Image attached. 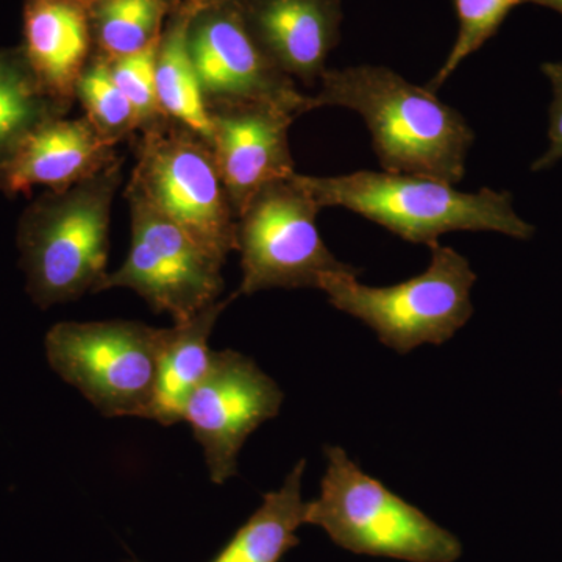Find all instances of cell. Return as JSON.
<instances>
[{"mask_svg": "<svg viewBox=\"0 0 562 562\" xmlns=\"http://www.w3.org/2000/svg\"><path fill=\"white\" fill-rule=\"evenodd\" d=\"M310 111L341 106L360 114L372 135L384 172L408 173L458 184L475 133L460 111L427 87L403 79L386 66L327 69Z\"/></svg>", "mask_w": 562, "mask_h": 562, "instance_id": "obj_1", "label": "cell"}, {"mask_svg": "<svg viewBox=\"0 0 562 562\" xmlns=\"http://www.w3.org/2000/svg\"><path fill=\"white\" fill-rule=\"evenodd\" d=\"M294 180L321 210L341 206L408 243L430 247L443 233L460 231L502 233L524 241L535 235L506 191L462 192L446 181L384 171L336 177L295 172Z\"/></svg>", "mask_w": 562, "mask_h": 562, "instance_id": "obj_2", "label": "cell"}, {"mask_svg": "<svg viewBox=\"0 0 562 562\" xmlns=\"http://www.w3.org/2000/svg\"><path fill=\"white\" fill-rule=\"evenodd\" d=\"M122 160L69 190L41 195L22 214L18 246L32 301L46 310L99 292L110 249L111 205Z\"/></svg>", "mask_w": 562, "mask_h": 562, "instance_id": "obj_3", "label": "cell"}, {"mask_svg": "<svg viewBox=\"0 0 562 562\" xmlns=\"http://www.w3.org/2000/svg\"><path fill=\"white\" fill-rule=\"evenodd\" d=\"M325 458L321 494L306 503L305 524L351 553L406 562L460 560L457 536L361 471L341 447H325Z\"/></svg>", "mask_w": 562, "mask_h": 562, "instance_id": "obj_4", "label": "cell"}, {"mask_svg": "<svg viewBox=\"0 0 562 562\" xmlns=\"http://www.w3.org/2000/svg\"><path fill=\"white\" fill-rule=\"evenodd\" d=\"M431 261L420 276L373 288L358 281V273L325 276L319 290L339 312L350 314L398 353L424 344L452 339L473 314L471 292L476 276L471 262L452 247L430 246Z\"/></svg>", "mask_w": 562, "mask_h": 562, "instance_id": "obj_5", "label": "cell"}, {"mask_svg": "<svg viewBox=\"0 0 562 562\" xmlns=\"http://www.w3.org/2000/svg\"><path fill=\"white\" fill-rule=\"evenodd\" d=\"M136 149L138 160L127 192L179 225L225 265L236 250L238 217L209 140L168 120L140 132Z\"/></svg>", "mask_w": 562, "mask_h": 562, "instance_id": "obj_6", "label": "cell"}, {"mask_svg": "<svg viewBox=\"0 0 562 562\" xmlns=\"http://www.w3.org/2000/svg\"><path fill=\"white\" fill-rule=\"evenodd\" d=\"M162 328L143 322H60L46 336L50 368L109 417L146 419Z\"/></svg>", "mask_w": 562, "mask_h": 562, "instance_id": "obj_7", "label": "cell"}, {"mask_svg": "<svg viewBox=\"0 0 562 562\" xmlns=\"http://www.w3.org/2000/svg\"><path fill=\"white\" fill-rule=\"evenodd\" d=\"M319 211L294 176L266 184L255 194L236 227L243 281L235 297L273 288L319 290L325 276L360 273L322 241L316 225Z\"/></svg>", "mask_w": 562, "mask_h": 562, "instance_id": "obj_8", "label": "cell"}, {"mask_svg": "<svg viewBox=\"0 0 562 562\" xmlns=\"http://www.w3.org/2000/svg\"><path fill=\"white\" fill-rule=\"evenodd\" d=\"M125 198L131 203V250L121 268L105 277L101 291H135L155 313H168L176 324L220 302L224 262L138 195L125 191Z\"/></svg>", "mask_w": 562, "mask_h": 562, "instance_id": "obj_9", "label": "cell"}, {"mask_svg": "<svg viewBox=\"0 0 562 562\" xmlns=\"http://www.w3.org/2000/svg\"><path fill=\"white\" fill-rule=\"evenodd\" d=\"M191 60L206 105L272 102L297 116L310 111V95L281 72L251 35L239 0L199 2L188 33Z\"/></svg>", "mask_w": 562, "mask_h": 562, "instance_id": "obj_10", "label": "cell"}, {"mask_svg": "<svg viewBox=\"0 0 562 562\" xmlns=\"http://www.w3.org/2000/svg\"><path fill=\"white\" fill-rule=\"evenodd\" d=\"M283 392L257 362L235 350L214 351L211 368L184 409L216 484L238 473L244 442L280 413Z\"/></svg>", "mask_w": 562, "mask_h": 562, "instance_id": "obj_11", "label": "cell"}, {"mask_svg": "<svg viewBox=\"0 0 562 562\" xmlns=\"http://www.w3.org/2000/svg\"><path fill=\"white\" fill-rule=\"evenodd\" d=\"M211 149L236 217L266 184L295 173L290 147L294 111L272 102L209 106Z\"/></svg>", "mask_w": 562, "mask_h": 562, "instance_id": "obj_12", "label": "cell"}, {"mask_svg": "<svg viewBox=\"0 0 562 562\" xmlns=\"http://www.w3.org/2000/svg\"><path fill=\"white\" fill-rule=\"evenodd\" d=\"M244 20L273 65L317 87L339 43L341 0H239Z\"/></svg>", "mask_w": 562, "mask_h": 562, "instance_id": "obj_13", "label": "cell"}, {"mask_svg": "<svg viewBox=\"0 0 562 562\" xmlns=\"http://www.w3.org/2000/svg\"><path fill=\"white\" fill-rule=\"evenodd\" d=\"M116 146L87 116L44 122L0 168V190L10 198L29 194L38 184L55 192L69 190L120 160Z\"/></svg>", "mask_w": 562, "mask_h": 562, "instance_id": "obj_14", "label": "cell"}, {"mask_svg": "<svg viewBox=\"0 0 562 562\" xmlns=\"http://www.w3.org/2000/svg\"><path fill=\"white\" fill-rule=\"evenodd\" d=\"M22 47L43 90L61 105L76 101L77 81L90 63V9L79 0H27Z\"/></svg>", "mask_w": 562, "mask_h": 562, "instance_id": "obj_15", "label": "cell"}, {"mask_svg": "<svg viewBox=\"0 0 562 562\" xmlns=\"http://www.w3.org/2000/svg\"><path fill=\"white\" fill-rule=\"evenodd\" d=\"M233 299L235 295L225 302L213 303L190 321L162 328L154 394L146 419L165 427L183 422L188 402L205 379L213 361L214 350L209 346L211 331Z\"/></svg>", "mask_w": 562, "mask_h": 562, "instance_id": "obj_16", "label": "cell"}, {"mask_svg": "<svg viewBox=\"0 0 562 562\" xmlns=\"http://www.w3.org/2000/svg\"><path fill=\"white\" fill-rule=\"evenodd\" d=\"M306 462L301 460L277 491L268 492L246 524L211 562H280L299 546L295 531L305 525L306 503L302 480Z\"/></svg>", "mask_w": 562, "mask_h": 562, "instance_id": "obj_17", "label": "cell"}, {"mask_svg": "<svg viewBox=\"0 0 562 562\" xmlns=\"http://www.w3.org/2000/svg\"><path fill=\"white\" fill-rule=\"evenodd\" d=\"M198 9L199 2L190 0L162 32L155 77L162 113L169 120L199 133L211 146L209 105L188 46V33Z\"/></svg>", "mask_w": 562, "mask_h": 562, "instance_id": "obj_18", "label": "cell"}, {"mask_svg": "<svg viewBox=\"0 0 562 562\" xmlns=\"http://www.w3.org/2000/svg\"><path fill=\"white\" fill-rule=\"evenodd\" d=\"M68 110L43 90L24 50H0V168L29 133Z\"/></svg>", "mask_w": 562, "mask_h": 562, "instance_id": "obj_19", "label": "cell"}, {"mask_svg": "<svg viewBox=\"0 0 562 562\" xmlns=\"http://www.w3.org/2000/svg\"><path fill=\"white\" fill-rule=\"evenodd\" d=\"M166 0H98L90 9L92 38L109 60L146 49L162 35Z\"/></svg>", "mask_w": 562, "mask_h": 562, "instance_id": "obj_20", "label": "cell"}, {"mask_svg": "<svg viewBox=\"0 0 562 562\" xmlns=\"http://www.w3.org/2000/svg\"><path fill=\"white\" fill-rule=\"evenodd\" d=\"M76 99L87 111L85 116L106 139L120 144L139 132L136 111L111 76L109 58L103 55L88 63L77 81Z\"/></svg>", "mask_w": 562, "mask_h": 562, "instance_id": "obj_21", "label": "cell"}, {"mask_svg": "<svg viewBox=\"0 0 562 562\" xmlns=\"http://www.w3.org/2000/svg\"><path fill=\"white\" fill-rule=\"evenodd\" d=\"M453 2L457 7L460 29L449 57L428 83L427 88L431 92L441 90L443 83L453 76L454 70L460 68L472 54L482 49L502 27L503 21L514 7L531 3V0H453Z\"/></svg>", "mask_w": 562, "mask_h": 562, "instance_id": "obj_22", "label": "cell"}, {"mask_svg": "<svg viewBox=\"0 0 562 562\" xmlns=\"http://www.w3.org/2000/svg\"><path fill=\"white\" fill-rule=\"evenodd\" d=\"M162 36V35H161ZM161 36L146 49L110 61L111 76L127 95L139 120V133L168 121L157 94V55Z\"/></svg>", "mask_w": 562, "mask_h": 562, "instance_id": "obj_23", "label": "cell"}, {"mask_svg": "<svg viewBox=\"0 0 562 562\" xmlns=\"http://www.w3.org/2000/svg\"><path fill=\"white\" fill-rule=\"evenodd\" d=\"M543 76L552 87V103L549 111V147L532 162L531 171L541 172L562 160V61L542 65Z\"/></svg>", "mask_w": 562, "mask_h": 562, "instance_id": "obj_24", "label": "cell"}, {"mask_svg": "<svg viewBox=\"0 0 562 562\" xmlns=\"http://www.w3.org/2000/svg\"><path fill=\"white\" fill-rule=\"evenodd\" d=\"M531 3H538V5L547 7L562 14V0H531Z\"/></svg>", "mask_w": 562, "mask_h": 562, "instance_id": "obj_25", "label": "cell"}, {"mask_svg": "<svg viewBox=\"0 0 562 562\" xmlns=\"http://www.w3.org/2000/svg\"><path fill=\"white\" fill-rule=\"evenodd\" d=\"M79 2L83 3V5H87L88 9H91V7L94 5L98 0H79Z\"/></svg>", "mask_w": 562, "mask_h": 562, "instance_id": "obj_26", "label": "cell"}, {"mask_svg": "<svg viewBox=\"0 0 562 562\" xmlns=\"http://www.w3.org/2000/svg\"><path fill=\"white\" fill-rule=\"evenodd\" d=\"M198 2H201V3H210V2H213V0H198Z\"/></svg>", "mask_w": 562, "mask_h": 562, "instance_id": "obj_27", "label": "cell"}, {"mask_svg": "<svg viewBox=\"0 0 562 562\" xmlns=\"http://www.w3.org/2000/svg\"><path fill=\"white\" fill-rule=\"evenodd\" d=\"M192 2H194V0H192Z\"/></svg>", "mask_w": 562, "mask_h": 562, "instance_id": "obj_28", "label": "cell"}]
</instances>
